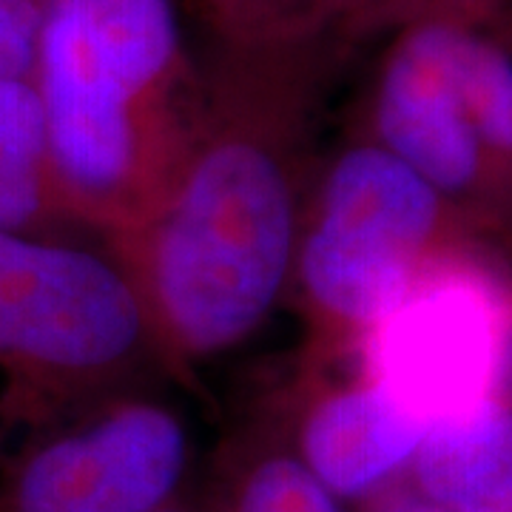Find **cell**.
I'll use <instances>...</instances> for the list:
<instances>
[{
  "label": "cell",
  "mask_w": 512,
  "mask_h": 512,
  "mask_svg": "<svg viewBox=\"0 0 512 512\" xmlns=\"http://www.w3.org/2000/svg\"><path fill=\"white\" fill-rule=\"evenodd\" d=\"M379 512H447L436 507V504H430V501H424L419 495H413V498H399V501H393V504H387Z\"/></svg>",
  "instance_id": "5bb4252c"
},
{
  "label": "cell",
  "mask_w": 512,
  "mask_h": 512,
  "mask_svg": "<svg viewBox=\"0 0 512 512\" xmlns=\"http://www.w3.org/2000/svg\"><path fill=\"white\" fill-rule=\"evenodd\" d=\"M40 55L94 92L134 106L177 52L171 0H40Z\"/></svg>",
  "instance_id": "52a82bcc"
},
{
  "label": "cell",
  "mask_w": 512,
  "mask_h": 512,
  "mask_svg": "<svg viewBox=\"0 0 512 512\" xmlns=\"http://www.w3.org/2000/svg\"><path fill=\"white\" fill-rule=\"evenodd\" d=\"M154 512H188V510H183V507H171V504H163L160 510H154Z\"/></svg>",
  "instance_id": "9a60e30c"
},
{
  "label": "cell",
  "mask_w": 512,
  "mask_h": 512,
  "mask_svg": "<svg viewBox=\"0 0 512 512\" xmlns=\"http://www.w3.org/2000/svg\"><path fill=\"white\" fill-rule=\"evenodd\" d=\"M444 222V197L382 146L350 148L330 171L302 248V276L330 316L373 328L419 274Z\"/></svg>",
  "instance_id": "3957f363"
},
{
  "label": "cell",
  "mask_w": 512,
  "mask_h": 512,
  "mask_svg": "<svg viewBox=\"0 0 512 512\" xmlns=\"http://www.w3.org/2000/svg\"><path fill=\"white\" fill-rule=\"evenodd\" d=\"M512 299L484 271L427 265L370 328V382L430 424L504 396Z\"/></svg>",
  "instance_id": "5b68a950"
},
{
  "label": "cell",
  "mask_w": 512,
  "mask_h": 512,
  "mask_svg": "<svg viewBox=\"0 0 512 512\" xmlns=\"http://www.w3.org/2000/svg\"><path fill=\"white\" fill-rule=\"evenodd\" d=\"M188 436L154 404L26 444L0 470V512H154L180 487Z\"/></svg>",
  "instance_id": "8992f818"
},
{
  "label": "cell",
  "mask_w": 512,
  "mask_h": 512,
  "mask_svg": "<svg viewBox=\"0 0 512 512\" xmlns=\"http://www.w3.org/2000/svg\"><path fill=\"white\" fill-rule=\"evenodd\" d=\"M291 254V185L274 154L245 140L208 148L154 248L168 328L197 353L231 348L274 308Z\"/></svg>",
  "instance_id": "6da1fadb"
},
{
  "label": "cell",
  "mask_w": 512,
  "mask_h": 512,
  "mask_svg": "<svg viewBox=\"0 0 512 512\" xmlns=\"http://www.w3.org/2000/svg\"><path fill=\"white\" fill-rule=\"evenodd\" d=\"M40 23V0H0V80H32Z\"/></svg>",
  "instance_id": "7c38bea8"
},
{
  "label": "cell",
  "mask_w": 512,
  "mask_h": 512,
  "mask_svg": "<svg viewBox=\"0 0 512 512\" xmlns=\"http://www.w3.org/2000/svg\"><path fill=\"white\" fill-rule=\"evenodd\" d=\"M427 430L390 390L367 382L313 407L299 436V461L333 498H362L410 467Z\"/></svg>",
  "instance_id": "ba28073f"
},
{
  "label": "cell",
  "mask_w": 512,
  "mask_h": 512,
  "mask_svg": "<svg viewBox=\"0 0 512 512\" xmlns=\"http://www.w3.org/2000/svg\"><path fill=\"white\" fill-rule=\"evenodd\" d=\"M379 146L441 197L512 165V55L461 12L413 20L376 92Z\"/></svg>",
  "instance_id": "7a4b0ae2"
},
{
  "label": "cell",
  "mask_w": 512,
  "mask_h": 512,
  "mask_svg": "<svg viewBox=\"0 0 512 512\" xmlns=\"http://www.w3.org/2000/svg\"><path fill=\"white\" fill-rule=\"evenodd\" d=\"M140 328L137 296L103 259L29 234H0L3 419H32L37 384L117 362Z\"/></svg>",
  "instance_id": "277c9868"
},
{
  "label": "cell",
  "mask_w": 512,
  "mask_h": 512,
  "mask_svg": "<svg viewBox=\"0 0 512 512\" xmlns=\"http://www.w3.org/2000/svg\"><path fill=\"white\" fill-rule=\"evenodd\" d=\"M228 512H342V501L291 453L254 458L239 473Z\"/></svg>",
  "instance_id": "8fae6325"
},
{
  "label": "cell",
  "mask_w": 512,
  "mask_h": 512,
  "mask_svg": "<svg viewBox=\"0 0 512 512\" xmlns=\"http://www.w3.org/2000/svg\"><path fill=\"white\" fill-rule=\"evenodd\" d=\"M419 498L447 512H512V399L430 424L410 461Z\"/></svg>",
  "instance_id": "9c48e42d"
},
{
  "label": "cell",
  "mask_w": 512,
  "mask_h": 512,
  "mask_svg": "<svg viewBox=\"0 0 512 512\" xmlns=\"http://www.w3.org/2000/svg\"><path fill=\"white\" fill-rule=\"evenodd\" d=\"M393 9H402V12H413L416 18H427V15H441V12H461L467 15L473 0H387Z\"/></svg>",
  "instance_id": "4fadbf2b"
},
{
  "label": "cell",
  "mask_w": 512,
  "mask_h": 512,
  "mask_svg": "<svg viewBox=\"0 0 512 512\" xmlns=\"http://www.w3.org/2000/svg\"><path fill=\"white\" fill-rule=\"evenodd\" d=\"M52 174L46 114L35 83L0 80V234L32 231L49 208Z\"/></svg>",
  "instance_id": "30bf717a"
}]
</instances>
